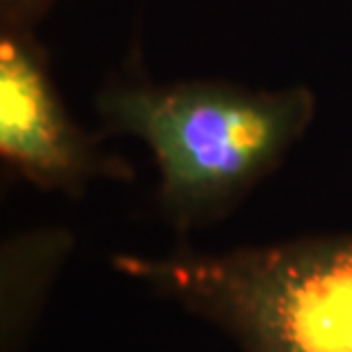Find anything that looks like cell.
<instances>
[{
  "label": "cell",
  "mask_w": 352,
  "mask_h": 352,
  "mask_svg": "<svg viewBox=\"0 0 352 352\" xmlns=\"http://www.w3.org/2000/svg\"><path fill=\"white\" fill-rule=\"evenodd\" d=\"M96 112L108 135L135 138L149 149L160 210L188 234L227 217L284 163L311 129L318 98L307 85L158 82L131 72L98 91Z\"/></svg>",
  "instance_id": "1"
},
{
  "label": "cell",
  "mask_w": 352,
  "mask_h": 352,
  "mask_svg": "<svg viewBox=\"0 0 352 352\" xmlns=\"http://www.w3.org/2000/svg\"><path fill=\"white\" fill-rule=\"evenodd\" d=\"M112 265L222 329L238 352H352V231Z\"/></svg>",
  "instance_id": "2"
},
{
  "label": "cell",
  "mask_w": 352,
  "mask_h": 352,
  "mask_svg": "<svg viewBox=\"0 0 352 352\" xmlns=\"http://www.w3.org/2000/svg\"><path fill=\"white\" fill-rule=\"evenodd\" d=\"M0 158L32 186L74 197L98 179H133L72 117L34 30L21 28H0Z\"/></svg>",
  "instance_id": "3"
},
{
  "label": "cell",
  "mask_w": 352,
  "mask_h": 352,
  "mask_svg": "<svg viewBox=\"0 0 352 352\" xmlns=\"http://www.w3.org/2000/svg\"><path fill=\"white\" fill-rule=\"evenodd\" d=\"M51 5L53 0H0V28L34 30Z\"/></svg>",
  "instance_id": "4"
}]
</instances>
